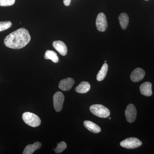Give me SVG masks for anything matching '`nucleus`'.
<instances>
[{
    "instance_id": "obj_13",
    "label": "nucleus",
    "mask_w": 154,
    "mask_h": 154,
    "mask_svg": "<svg viewBox=\"0 0 154 154\" xmlns=\"http://www.w3.org/2000/svg\"><path fill=\"white\" fill-rule=\"evenodd\" d=\"M42 144L39 142H36L33 144L28 145L25 147L23 151V154H32L35 151L41 147Z\"/></svg>"
},
{
    "instance_id": "obj_9",
    "label": "nucleus",
    "mask_w": 154,
    "mask_h": 154,
    "mask_svg": "<svg viewBox=\"0 0 154 154\" xmlns=\"http://www.w3.org/2000/svg\"><path fill=\"white\" fill-rule=\"evenodd\" d=\"M75 83V81L71 78L62 80L59 84V88L63 91H68L71 89Z\"/></svg>"
},
{
    "instance_id": "obj_11",
    "label": "nucleus",
    "mask_w": 154,
    "mask_h": 154,
    "mask_svg": "<svg viewBox=\"0 0 154 154\" xmlns=\"http://www.w3.org/2000/svg\"><path fill=\"white\" fill-rule=\"evenodd\" d=\"M152 85L149 82L142 84L140 88L141 93L142 95L146 96H150L152 94Z\"/></svg>"
},
{
    "instance_id": "obj_7",
    "label": "nucleus",
    "mask_w": 154,
    "mask_h": 154,
    "mask_svg": "<svg viewBox=\"0 0 154 154\" xmlns=\"http://www.w3.org/2000/svg\"><path fill=\"white\" fill-rule=\"evenodd\" d=\"M137 113V111L134 105L131 104H129L125 110V116L127 121L129 123L134 122L136 119Z\"/></svg>"
},
{
    "instance_id": "obj_18",
    "label": "nucleus",
    "mask_w": 154,
    "mask_h": 154,
    "mask_svg": "<svg viewBox=\"0 0 154 154\" xmlns=\"http://www.w3.org/2000/svg\"><path fill=\"white\" fill-rule=\"evenodd\" d=\"M67 147V144L65 142H61L57 144V146L55 149V152L56 153H60L63 152Z\"/></svg>"
},
{
    "instance_id": "obj_19",
    "label": "nucleus",
    "mask_w": 154,
    "mask_h": 154,
    "mask_svg": "<svg viewBox=\"0 0 154 154\" xmlns=\"http://www.w3.org/2000/svg\"><path fill=\"white\" fill-rule=\"evenodd\" d=\"M12 25V23L10 21L0 22V32L4 31L11 28Z\"/></svg>"
},
{
    "instance_id": "obj_17",
    "label": "nucleus",
    "mask_w": 154,
    "mask_h": 154,
    "mask_svg": "<svg viewBox=\"0 0 154 154\" xmlns=\"http://www.w3.org/2000/svg\"><path fill=\"white\" fill-rule=\"evenodd\" d=\"M108 65L106 63H105L103 65L100 70L98 72L96 76V79L97 81L99 82L103 81L107 75V71H108Z\"/></svg>"
},
{
    "instance_id": "obj_24",
    "label": "nucleus",
    "mask_w": 154,
    "mask_h": 154,
    "mask_svg": "<svg viewBox=\"0 0 154 154\" xmlns=\"http://www.w3.org/2000/svg\"><path fill=\"white\" fill-rule=\"evenodd\" d=\"M145 1H149V0H145Z\"/></svg>"
},
{
    "instance_id": "obj_1",
    "label": "nucleus",
    "mask_w": 154,
    "mask_h": 154,
    "mask_svg": "<svg viewBox=\"0 0 154 154\" xmlns=\"http://www.w3.org/2000/svg\"><path fill=\"white\" fill-rule=\"evenodd\" d=\"M30 39L31 36L28 30L25 28H21L6 36L4 43L9 48L19 49L25 47L30 42Z\"/></svg>"
},
{
    "instance_id": "obj_15",
    "label": "nucleus",
    "mask_w": 154,
    "mask_h": 154,
    "mask_svg": "<svg viewBox=\"0 0 154 154\" xmlns=\"http://www.w3.org/2000/svg\"><path fill=\"white\" fill-rule=\"evenodd\" d=\"M118 19L122 29V30H125L127 28L129 23V17L128 15L125 13H122L119 15Z\"/></svg>"
},
{
    "instance_id": "obj_20",
    "label": "nucleus",
    "mask_w": 154,
    "mask_h": 154,
    "mask_svg": "<svg viewBox=\"0 0 154 154\" xmlns=\"http://www.w3.org/2000/svg\"><path fill=\"white\" fill-rule=\"evenodd\" d=\"M15 2V0H0V6H11L14 5Z\"/></svg>"
},
{
    "instance_id": "obj_21",
    "label": "nucleus",
    "mask_w": 154,
    "mask_h": 154,
    "mask_svg": "<svg viewBox=\"0 0 154 154\" xmlns=\"http://www.w3.org/2000/svg\"><path fill=\"white\" fill-rule=\"evenodd\" d=\"M71 0H63L64 5L66 6L69 5Z\"/></svg>"
},
{
    "instance_id": "obj_10",
    "label": "nucleus",
    "mask_w": 154,
    "mask_h": 154,
    "mask_svg": "<svg viewBox=\"0 0 154 154\" xmlns=\"http://www.w3.org/2000/svg\"><path fill=\"white\" fill-rule=\"evenodd\" d=\"M53 46L54 49L59 53L61 55L65 56L67 53V48L66 45L61 41H55L53 42Z\"/></svg>"
},
{
    "instance_id": "obj_2",
    "label": "nucleus",
    "mask_w": 154,
    "mask_h": 154,
    "mask_svg": "<svg viewBox=\"0 0 154 154\" xmlns=\"http://www.w3.org/2000/svg\"><path fill=\"white\" fill-rule=\"evenodd\" d=\"M90 110L91 113L100 118H107L110 115L109 109L102 105L96 104L91 105Z\"/></svg>"
},
{
    "instance_id": "obj_22",
    "label": "nucleus",
    "mask_w": 154,
    "mask_h": 154,
    "mask_svg": "<svg viewBox=\"0 0 154 154\" xmlns=\"http://www.w3.org/2000/svg\"><path fill=\"white\" fill-rule=\"evenodd\" d=\"M105 63H107V61L105 60Z\"/></svg>"
},
{
    "instance_id": "obj_14",
    "label": "nucleus",
    "mask_w": 154,
    "mask_h": 154,
    "mask_svg": "<svg viewBox=\"0 0 154 154\" xmlns=\"http://www.w3.org/2000/svg\"><path fill=\"white\" fill-rule=\"evenodd\" d=\"M91 85L88 82H82L79 86H77L75 91L79 94H85L90 91Z\"/></svg>"
},
{
    "instance_id": "obj_3",
    "label": "nucleus",
    "mask_w": 154,
    "mask_h": 154,
    "mask_svg": "<svg viewBox=\"0 0 154 154\" xmlns=\"http://www.w3.org/2000/svg\"><path fill=\"white\" fill-rule=\"evenodd\" d=\"M22 119L26 124L33 127L38 126L41 123L38 116L30 112H26L23 113Z\"/></svg>"
},
{
    "instance_id": "obj_6",
    "label": "nucleus",
    "mask_w": 154,
    "mask_h": 154,
    "mask_svg": "<svg viewBox=\"0 0 154 154\" xmlns=\"http://www.w3.org/2000/svg\"><path fill=\"white\" fill-rule=\"evenodd\" d=\"M96 28L98 30L101 32H104L107 28V19L105 14L100 13L98 14L96 19Z\"/></svg>"
},
{
    "instance_id": "obj_23",
    "label": "nucleus",
    "mask_w": 154,
    "mask_h": 154,
    "mask_svg": "<svg viewBox=\"0 0 154 154\" xmlns=\"http://www.w3.org/2000/svg\"><path fill=\"white\" fill-rule=\"evenodd\" d=\"M109 119H111V117H110V118H109Z\"/></svg>"
},
{
    "instance_id": "obj_16",
    "label": "nucleus",
    "mask_w": 154,
    "mask_h": 154,
    "mask_svg": "<svg viewBox=\"0 0 154 154\" xmlns=\"http://www.w3.org/2000/svg\"><path fill=\"white\" fill-rule=\"evenodd\" d=\"M44 58L46 60H51L54 63H57L59 61L57 54L53 51H46L45 54Z\"/></svg>"
},
{
    "instance_id": "obj_4",
    "label": "nucleus",
    "mask_w": 154,
    "mask_h": 154,
    "mask_svg": "<svg viewBox=\"0 0 154 154\" xmlns=\"http://www.w3.org/2000/svg\"><path fill=\"white\" fill-rule=\"evenodd\" d=\"M142 143L138 139L135 137H130L122 141L120 145L122 147L127 149H134L139 147Z\"/></svg>"
},
{
    "instance_id": "obj_12",
    "label": "nucleus",
    "mask_w": 154,
    "mask_h": 154,
    "mask_svg": "<svg viewBox=\"0 0 154 154\" xmlns=\"http://www.w3.org/2000/svg\"><path fill=\"white\" fill-rule=\"evenodd\" d=\"M84 125L87 129L91 132L96 134L101 132V129L100 127L93 122L86 120L84 121Z\"/></svg>"
},
{
    "instance_id": "obj_8",
    "label": "nucleus",
    "mask_w": 154,
    "mask_h": 154,
    "mask_svg": "<svg viewBox=\"0 0 154 154\" xmlns=\"http://www.w3.org/2000/svg\"><path fill=\"white\" fill-rule=\"evenodd\" d=\"M145 75V72L143 69L140 68H137L132 72L130 75V78L134 82H137L142 80Z\"/></svg>"
},
{
    "instance_id": "obj_5",
    "label": "nucleus",
    "mask_w": 154,
    "mask_h": 154,
    "mask_svg": "<svg viewBox=\"0 0 154 154\" xmlns=\"http://www.w3.org/2000/svg\"><path fill=\"white\" fill-rule=\"evenodd\" d=\"M64 96L61 92H57L53 96L54 107L56 111L60 112L62 110L64 101Z\"/></svg>"
}]
</instances>
